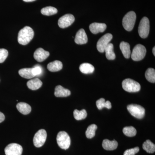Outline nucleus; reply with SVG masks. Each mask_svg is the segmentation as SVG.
Masks as SVG:
<instances>
[{
	"mask_svg": "<svg viewBox=\"0 0 155 155\" xmlns=\"http://www.w3.org/2000/svg\"><path fill=\"white\" fill-rule=\"evenodd\" d=\"M123 89L128 92H137L140 90V85L138 82L133 79L127 78L122 82Z\"/></svg>",
	"mask_w": 155,
	"mask_h": 155,
	"instance_id": "20e7f679",
	"label": "nucleus"
},
{
	"mask_svg": "<svg viewBox=\"0 0 155 155\" xmlns=\"http://www.w3.org/2000/svg\"><path fill=\"white\" fill-rule=\"evenodd\" d=\"M96 105L97 107L100 110H102L103 108L105 107V100L102 98L97 100L96 102Z\"/></svg>",
	"mask_w": 155,
	"mask_h": 155,
	"instance_id": "473e14b6",
	"label": "nucleus"
},
{
	"mask_svg": "<svg viewBox=\"0 0 155 155\" xmlns=\"http://www.w3.org/2000/svg\"><path fill=\"white\" fill-rule=\"evenodd\" d=\"M71 94L69 90L64 88L61 85H58L55 89L54 95L56 97H67Z\"/></svg>",
	"mask_w": 155,
	"mask_h": 155,
	"instance_id": "2eb2a0df",
	"label": "nucleus"
},
{
	"mask_svg": "<svg viewBox=\"0 0 155 155\" xmlns=\"http://www.w3.org/2000/svg\"><path fill=\"white\" fill-rule=\"evenodd\" d=\"M88 41L87 35L85 31L83 28L80 29L76 33L75 41L77 44H85Z\"/></svg>",
	"mask_w": 155,
	"mask_h": 155,
	"instance_id": "ddd939ff",
	"label": "nucleus"
},
{
	"mask_svg": "<svg viewBox=\"0 0 155 155\" xmlns=\"http://www.w3.org/2000/svg\"><path fill=\"white\" fill-rule=\"evenodd\" d=\"M105 108H107L108 109H110L112 108V105H111L110 102L109 101H106Z\"/></svg>",
	"mask_w": 155,
	"mask_h": 155,
	"instance_id": "72a5a7b5",
	"label": "nucleus"
},
{
	"mask_svg": "<svg viewBox=\"0 0 155 155\" xmlns=\"http://www.w3.org/2000/svg\"><path fill=\"white\" fill-rule=\"evenodd\" d=\"M97 128V126L95 124H92L89 126L85 132L86 137L89 139L92 138L93 137H94Z\"/></svg>",
	"mask_w": 155,
	"mask_h": 155,
	"instance_id": "bb28decb",
	"label": "nucleus"
},
{
	"mask_svg": "<svg viewBox=\"0 0 155 155\" xmlns=\"http://www.w3.org/2000/svg\"><path fill=\"white\" fill-rule=\"evenodd\" d=\"M114 45L112 43H109L106 48L104 52L106 53V58L109 60H114L116 58V54L114 52Z\"/></svg>",
	"mask_w": 155,
	"mask_h": 155,
	"instance_id": "412c9836",
	"label": "nucleus"
},
{
	"mask_svg": "<svg viewBox=\"0 0 155 155\" xmlns=\"http://www.w3.org/2000/svg\"><path fill=\"white\" fill-rule=\"evenodd\" d=\"M145 77L147 80L151 83L155 82V70L153 68H149L145 72Z\"/></svg>",
	"mask_w": 155,
	"mask_h": 155,
	"instance_id": "cd10ccee",
	"label": "nucleus"
},
{
	"mask_svg": "<svg viewBox=\"0 0 155 155\" xmlns=\"http://www.w3.org/2000/svg\"><path fill=\"white\" fill-rule=\"evenodd\" d=\"M34 36L33 29L29 26H25L19 31L18 41L20 45H25L30 42Z\"/></svg>",
	"mask_w": 155,
	"mask_h": 155,
	"instance_id": "f257e3e1",
	"label": "nucleus"
},
{
	"mask_svg": "<svg viewBox=\"0 0 155 155\" xmlns=\"http://www.w3.org/2000/svg\"><path fill=\"white\" fill-rule=\"evenodd\" d=\"M127 110L132 116L138 119H141L144 117L145 110L144 108L139 105H129L127 106Z\"/></svg>",
	"mask_w": 155,
	"mask_h": 155,
	"instance_id": "39448f33",
	"label": "nucleus"
},
{
	"mask_svg": "<svg viewBox=\"0 0 155 155\" xmlns=\"http://www.w3.org/2000/svg\"><path fill=\"white\" fill-rule=\"evenodd\" d=\"M8 55V52L5 49H0V63L4 62Z\"/></svg>",
	"mask_w": 155,
	"mask_h": 155,
	"instance_id": "c756f323",
	"label": "nucleus"
},
{
	"mask_svg": "<svg viewBox=\"0 0 155 155\" xmlns=\"http://www.w3.org/2000/svg\"><path fill=\"white\" fill-rule=\"evenodd\" d=\"M17 108L18 110L23 115H27L31 112V107L25 103H18L17 105Z\"/></svg>",
	"mask_w": 155,
	"mask_h": 155,
	"instance_id": "6ab92c4d",
	"label": "nucleus"
},
{
	"mask_svg": "<svg viewBox=\"0 0 155 155\" xmlns=\"http://www.w3.org/2000/svg\"><path fill=\"white\" fill-rule=\"evenodd\" d=\"M5 151L6 155H21L22 147L19 144L12 143L6 147Z\"/></svg>",
	"mask_w": 155,
	"mask_h": 155,
	"instance_id": "9d476101",
	"label": "nucleus"
},
{
	"mask_svg": "<svg viewBox=\"0 0 155 155\" xmlns=\"http://www.w3.org/2000/svg\"><path fill=\"white\" fill-rule=\"evenodd\" d=\"M107 28V25L105 23L94 22L91 23L89 26V29L91 33L97 34L100 32L104 31Z\"/></svg>",
	"mask_w": 155,
	"mask_h": 155,
	"instance_id": "4468645a",
	"label": "nucleus"
},
{
	"mask_svg": "<svg viewBox=\"0 0 155 155\" xmlns=\"http://www.w3.org/2000/svg\"><path fill=\"white\" fill-rule=\"evenodd\" d=\"M120 48L125 58L128 59L130 58L131 52H130V45L128 43L122 41L120 43Z\"/></svg>",
	"mask_w": 155,
	"mask_h": 155,
	"instance_id": "aec40b11",
	"label": "nucleus"
},
{
	"mask_svg": "<svg viewBox=\"0 0 155 155\" xmlns=\"http://www.w3.org/2000/svg\"><path fill=\"white\" fill-rule=\"evenodd\" d=\"M74 118L77 120H81L85 119L87 116V113L85 110L79 111L75 110L73 112Z\"/></svg>",
	"mask_w": 155,
	"mask_h": 155,
	"instance_id": "a878e982",
	"label": "nucleus"
},
{
	"mask_svg": "<svg viewBox=\"0 0 155 155\" xmlns=\"http://www.w3.org/2000/svg\"><path fill=\"white\" fill-rule=\"evenodd\" d=\"M19 75L22 78L26 79H30L34 77L32 72V68H24L19 71Z\"/></svg>",
	"mask_w": 155,
	"mask_h": 155,
	"instance_id": "5701e85b",
	"label": "nucleus"
},
{
	"mask_svg": "<svg viewBox=\"0 0 155 155\" xmlns=\"http://www.w3.org/2000/svg\"><path fill=\"white\" fill-rule=\"evenodd\" d=\"M155 48L154 47L153 49V54L154 56H155Z\"/></svg>",
	"mask_w": 155,
	"mask_h": 155,
	"instance_id": "e433bc0d",
	"label": "nucleus"
},
{
	"mask_svg": "<svg viewBox=\"0 0 155 155\" xmlns=\"http://www.w3.org/2000/svg\"><path fill=\"white\" fill-rule=\"evenodd\" d=\"M136 20V15L134 11L128 12L123 17L122 25L127 31H131L133 29Z\"/></svg>",
	"mask_w": 155,
	"mask_h": 155,
	"instance_id": "f03ea898",
	"label": "nucleus"
},
{
	"mask_svg": "<svg viewBox=\"0 0 155 155\" xmlns=\"http://www.w3.org/2000/svg\"><path fill=\"white\" fill-rule=\"evenodd\" d=\"M139 148L138 147H136L134 148L128 149L125 151L124 155H135L139 151Z\"/></svg>",
	"mask_w": 155,
	"mask_h": 155,
	"instance_id": "2f4dec72",
	"label": "nucleus"
},
{
	"mask_svg": "<svg viewBox=\"0 0 155 155\" xmlns=\"http://www.w3.org/2000/svg\"><path fill=\"white\" fill-rule=\"evenodd\" d=\"M118 145V142L115 140L110 141L108 139H105L103 141V147L104 149L107 150H116Z\"/></svg>",
	"mask_w": 155,
	"mask_h": 155,
	"instance_id": "dca6fc26",
	"label": "nucleus"
},
{
	"mask_svg": "<svg viewBox=\"0 0 155 155\" xmlns=\"http://www.w3.org/2000/svg\"><path fill=\"white\" fill-rule=\"evenodd\" d=\"M42 85V82L38 78L28 81L27 83L28 88L32 90H36L38 89L41 87Z\"/></svg>",
	"mask_w": 155,
	"mask_h": 155,
	"instance_id": "a211bd4d",
	"label": "nucleus"
},
{
	"mask_svg": "<svg viewBox=\"0 0 155 155\" xmlns=\"http://www.w3.org/2000/svg\"><path fill=\"white\" fill-rule=\"evenodd\" d=\"M24 2H32L34 1H35V0H23Z\"/></svg>",
	"mask_w": 155,
	"mask_h": 155,
	"instance_id": "c9c22d12",
	"label": "nucleus"
},
{
	"mask_svg": "<svg viewBox=\"0 0 155 155\" xmlns=\"http://www.w3.org/2000/svg\"><path fill=\"white\" fill-rule=\"evenodd\" d=\"M123 132L125 135L129 137L135 136L137 134L136 129L132 126L125 127L123 129Z\"/></svg>",
	"mask_w": 155,
	"mask_h": 155,
	"instance_id": "c85d7f7f",
	"label": "nucleus"
},
{
	"mask_svg": "<svg viewBox=\"0 0 155 155\" xmlns=\"http://www.w3.org/2000/svg\"><path fill=\"white\" fill-rule=\"evenodd\" d=\"M58 12V10L56 8L51 6L45 7L42 9L41 10V13L43 15L48 16L54 15L57 14Z\"/></svg>",
	"mask_w": 155,
	"mask_h": 155,
	"instance_id": "393cba45",
	"label": "nucleus"
},
{
	"mask_svg": "<svg viewBox=\"0 0 155 155\" xmlns=\"http://www.w3.org/2000/svg\"><path fill=\"white\" fill-rule=\"evenodd\" d=\"M112 38L113 35L110 33H107L103 35L97 43V49L98 51L101 53L104 52Z\"/></svg>",
	"mask_w": 155,
	"mask_h": 155,
	"instance_id": "1a4fd4ad",
	"label": "nucleus"
},
{
	"mask_svg": "<svg viewBox=\"0 0 155 155\" xmlns=\"http://www.w3.org/2000/svg\"><path fill=\"white\" fill-rule=\"evenodd\" d=\"M32 72L35 76H37L41 74L42 69L40 66L37 65L32 68Z\"/></svg>",
	"mask_w": 155,
	"mask_h": 155,
	"instance_id": "7c9ffc66",
	"label": "nucleus"
},
{
	"mask_svg": "<svg viewBox=\"0 0 155 155\" xmlns=\"http://www.w3.org/2000/svg\"><path fill=\"white\" fill-rule=\"evenodd\" d=\"M47 134L44 129H41L35 134L33 138V143L36 147H40L45 144L46 140Z\"/></svg>",
	"mask_w": 155,
	"mask_h": 155,
	"instance_id": "6e6552de",
	"label": "nucleus"
},
{
	"mask_svg": "<svg viewBox=\"0 0 155 155\" xmlns=\"http://www.w3.org/2000/svg\"><path fill=\"white\" fill-rule=\"evenodd\" d=\"M149 31V20L147 17H143L141 19L139 25V35L141 38H147L148 36Z\"/></svg>",
	"mask_w": 155,
	"mask_h": 155,
	"instance_id": "0eeeda50",
	"label": "nucleus"
},
{
	"mask_svg": "<svg viewBox=\"0 0 155 155\" xmlns=\"http://www.w3.org/2000/svg\"><path fill=\"white\" fill-rule=\"evenodd\" d=\"M57 143L62 149H68L71 144V139L68 134L65 131H60L57 137Z\"/></svg>",
	"mask_w": 155,
	"mask_h": 155,
	"instance_id": "7ed1b4c3",
	"label": "nucleus"
},
{
	"mask_svg": "<svg viewBox=\"0 0 155 155\" xmlns=\"http://www.w3.org/2000/svg\"><path fill=\"white\" fill-rule=\"evenodd\" d=\"M47 68L51 72H58L63 68V64L60 61H54L48 64Z\"/></svg>",
	"mask_w": 155,
	"mask_h": 155,
	"instance_id": "f3484780",
	"label": "nucleus"
},
{
	"mask_svg": "<svg viewBox=\"0 0 155 155\" xmlns=\"http://www.w3.org/2000/svg\"><path fill=\"white\" fill-rule=\"evenodd\" d=\"M75 17L71 14H67L62 16L58 20V25L61 28H66L72 25L75 21Z\"/></svg>",
	"mask_w": 155,
	"mask_h": 155,
	"instance_id": "9b49d317",
	"label": "nucleus"
},
{
	"mask_svg": "<svg viewBox=\"0 0 155 155\" xmlns=\"http://www.w3.org/2000/svg\"><path fill=\"white\" fill-rule=\"evenodd\" d=\"M79 69L81 72L84 74H91L94 72V67L88 63H84L80 65Z\"/></svg>",
	"mask_w": 155,
	"mask_h": 155,
	"instance_id": "4be33fe9",
	"label": "nucleus"
},
{
	"mask_svg": "<svg viewBox=\"0 0 155 155\" xmlns=\"http://www.w3.org/2000/svg\"><path fill=\"white\" fill-rule=\"evenodd\" d=\"M5 116L4 114L0 112V123L3 122L5 120Z\"/></svg>",
	"mask_w": 155,
	"mask_h": 155,
	"instance_id": "f704fd0d",
	"label": "nucleus"
},
{
	"mask_svg": "<svg viewBox=\"0 0 155 155\" xmlns=\"http://www.w3.org/2000/svg\"><path fill=\"white\" fill-rule=\"evenodd\" d=\"M143 148L147 153H153L155 151V145L149 140H147L145 141L143 144Z\"/></svg>",
	"mask_w": 155,
	"mask_h": 155,
	"instance_id": "b1692460",
	"label": "nucleus"
},
{
	"mask_svg": "<svg viewBox=\"0 0 155 155\" xmlns=\"http://www.w3.org/2000/svg\"><path fill=\"white\" fill-rule=\"evenodd\" d=\"M50 55V53L42 48H38L34 54V58L38 62H41L45 61Z\"/></svg>",
	"mask_w": 155,
	"mask_h": 155,
	"instance_id": "f8f14e48",
	"label": "nucleus"
},
{
	"mask_svg": "<svg viewBox=\"0 0 155 155\" xmlns=\"http://www.w3.org/2000/svg\"><path fill=\"white\" fill-rule=\"evenodd\" d=\"M146 52V49L144 46L141 44L136 45L132 51L131 58L134 61H141L144 58Z\"/></svg>",
	"mask_w": 155,
	"mask_h": 155,
	"instance_id": "423d86ee",
	"label": "nucleus"
}]
</instances>
